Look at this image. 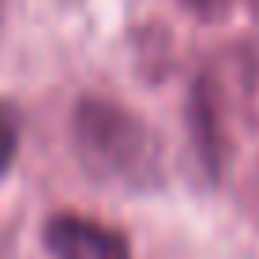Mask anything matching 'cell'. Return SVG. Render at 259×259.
<instances>
[{
	"label": "cell",
	"mask_w": 259,
	"mask_h": 259,
	"mask_svg": "<svg viewBox=\"0 0 259 259\" xmlns=\"http://www.w3.org/2000/svg\"><path fill=\"white\" fill-rule=\"evenodd\" d=\"M71 139L79 165L98 184L124 192H150L162 184V139L143 113L117 98H79L71 109Z\"/></svg>",
	"instance_id": "cell-1"
},
{
	"label": "cell",
	"mask_w": 259,
	"mask_h": 259,
	"mask_svg": "<svg viewBox=\"0 0 259 259\" xmlns=\"http://www.w3.org/2000/svg\"><path fill=\"white\" fill-rule=\"evenodd\" d=\"M53 259H132V244L117 226L87 214H53L41 229Z\"/></svg>",
	"instance_id": "cell-2"
},
{
	"label": "cell",
	"mask_w": 259,
	"mask_h": 259,
	"mask_svg": "<svg viewBox=\"0 0 259 259\" xmlns=\"http://www.w3.org/2000/svg\"><path fill=\"white\" fill-rule=\"evenodd\" d=\"M184 120H188L192 150H195V158H199L203 177H207V181H218L222 169H226V158H229V139H226V120H222L218 91H214V83L207 75L192 83Z\"/></svg>",
	"instance_id": "cell-3"
},
{
	"label": "cell",
	"mask_w": 259,
	"mask_h": 259,
	"mask_svg": "<svg viewBox=\"0 0 259 259\" xmlns=\"http://www.w3.org/2000/svg\"><path fill=\"white\" fill-rule=\"evenodd\" d=\"M19 139H23V113L15 102L0 98V177L19 158Z\"/></svg>",
	"instance_id": "cell-4"
},
{
	"label": "cell",
	"mask_w": 259,
	"mask_h": 259,
	"mask_svg": "<svg viewBox=\"0 0 259 259\" xmlns=\"http://www.w3.org/2000/svg\"><path fill=\"white\" fill-rule=\"evenodd\" d=\"M177 4H181L184 12L199 15V19H226V15L233 12L237 4H244V0H177Z\"/></svg>",
	"instance_id": "cell-5"
},
{
	"label": "cell",
	"mask_w": 259,
	"mask_h": 259,
	"mask_svg": "<svg viewBox=\"0 0 259 259\" xmlns=\"http://www.w3.org/2000/svg\"><path fill=\"white\" fill-rule=\"evenodd\" d=\"M4 19H8V0H0V30H4Z\"/></svg>",
	"instance_id": "cell-6"
},
{
	"label": "cell",
	"mask_w": 259,
	"mask_h": 259,
	"mask_svg": "<svg viewBox=\"0 0 259 259\" xmlns=\"http://www.w3.org/2000/svg\"><path fill=\"white\" fill-rule=\"evenodd\" d=\"M255 75H259V57H255Z\"/></svg>",
	"instance_id": "cell-7"
}]
</instances>
